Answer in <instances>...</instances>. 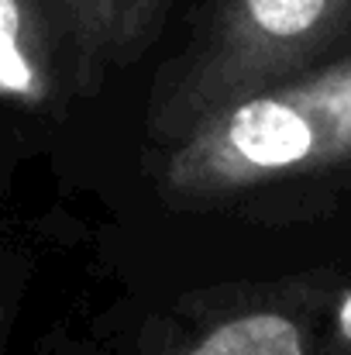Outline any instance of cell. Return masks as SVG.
<instances>
[{
    "mask_svg": "<svg viewBox=\"0 0 351 355\" xmlns=\"http://www.w3.org/2000/svg\"><path fill=\"white\" fill-rule=\"evenodd\" d=\"M155 183L179 204L351 183V49L159 148Z\"/></svg>",
    "mask_w": 351,
    "mask_h": 355,
    "instance_id": "1",
    "label": "cell"
},
{
    "mask_svg": "<svg viewBox=\"0 0 351 355\" xmlns=\"http://www.w3.org/2000/svg\"><path fill=\"white\" fill-rule=\"evenodd\" d=\"M348 38L351 0H214L148 94V138L165 148L237 101L345 52Z\"/></svg>",
    "mask_w": 351,
    "mask_h": 355,
    "instance_id": "2",
    "label": "cell"
},
{
    "mask_svg": "<svg viewBox=\"0 0 351 355\" xmlns=\"http://www.w3.org/2000/svg\"><path fill=\"white\" fill-rule=\"evenodd\" d=\"M334 272L224 283L148 318L134 355H321Z\"/></svg>",
    "mask_w": 351,
    "mask_h": 355,
    "instance_id": "3",
    "label": "cell"
},
{
    "mask_svg": "<svg viewBox=\"0 0 351 355\" xmlns=\"http://www.w3.org/2000/svg\"><path fill=\"white\" fill-rule=\"evenodd\" d=\"M76 90L134 62L155 38L169 0H45Z\"/></svg>",
    "mask_w": 351,
    "mask_h": 355,
    "instance_id": "4",
    "label": "cell"
},
{
    "mask_svg": "<svg viewBox=\"0 0 351 355\" xmlns=\"http://www.w3.org/2000/svg\"><path fill=\"white\" fill-rule=\"evenodd\" d=\"M62 55L45 0H0V104L24 111L52 107Z\"/></svg>",
    "mask_w": 351,
    "mask_h": 355,
    "instance_id": "5",
    "label": "cell"
},
{
    "mask_svg": "<svg viewBox=\"0 0 351 355\" xmlns=\"http://www.w3.org/2000/svg\"><path fill=\"white\" fill-rule=\"evenodd\" d=\"M321 355H351V279L338 276L327 311H324V342Z\"/></svg>",
    "mask_w": 351,
    "mask_h": 355,
    "instance_id": "6",
    "label": "cell"
},
{
    "mask_svg": "<svg viewBox=\"0 0 351 355\" xmlns=\"http://www.w3.org/2000/svg\"><path fill=\"white\" fill-rule=\"evenodd\" d=\"M3 335H7V318H3V307H0V355H3Z\"/></svg>",
    "mask_w": 351,
    "mask_h": 355,
    "instance_id": "7",
    "label": "cell"
}]
</instances>
